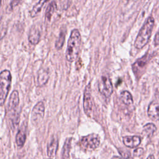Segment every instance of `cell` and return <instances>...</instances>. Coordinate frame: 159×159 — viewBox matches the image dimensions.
Wrapping results in <instances>:
<instances>
[{
  "mask_svg": "<svg viewBox=\"0 0 159 159\" xmlns=\"http://www.w3.org/2000/svg\"><path fill=\"white\" fill-rule=\"evenodd\" d=\"M81 44V37L78 30L71 31L69 37L66 52V58L70 62L75 61L80 53Z\"/></svg>",
  "mask_w": 159,
  "mask_h": 159,
  "instance_id": "6da1fadb",
  "label": "cell"
},
{
  "mask_svg": "<svg viewBox=\"0 0 159 159\" xmlns=\"http://www.w3.org/2000/svg\"><path fill=\"white\" fill-rule=\"evenodd\" d=\"M155 20L152 16H150L140 29L134 42V46L137 49L143 48L148 42L152 35Z\"/></svg>",
  "mask_w": 159,
  "mask_h": 159,
  "instance_id": "7a4b0ae2",
  "label": "cell"
},
{
  "mask_svg": "<svg viewBox=\"0 0 159 159\" xmlns=\"http://www.w3.org/2000/svg\"><path fill=\"white\" fill-rule=\"evenodd\" d=\"M12 76L7 70H2L0 73V106H2L7 98L11 88Z\"/></svg>",
  "mask_w": 159,
  "mask_h": 159,
  "instance_id": "3957f363",
  "label": "cell"
},
{
  "mask_svg": "<svg viewBox=\"0 0 159 159\" xmlns=\"http://www.w3.org/2000/svg\"><path fill=\"white\" fill-rule=\"evenodd\" d=\"M98 86L100 93L106 98L110 97L113 92L112 84L108 76H102L98 81Z\"/></svg>",
  "mask_w": 159,
  "mask_h": 159,
  "instance_id": "277c9868",
  "label": "cell"
},
{
  "mask_svg": "<svg viewBox=\"0 0 159 159\" xmlns=\"http://www.w3.org/2000/svg\"><path fill=\"white\" fill-rule=\"evenodd\" d=\"M100 144L99 137L97 134H91L82 137L81 145L84 149L92 150L97 148Z\"/></svg>",
  "mask_w": 159,
  "mask_h": 159,
  "instance_id": "5b68a950",
  "label": "cell"
},
{
  "mask_svg": "<svg viewBox=\"0 0 159 159\" xmlns=\"http://www.w3.org/2000/svg\"><path fill=\"white\" fill-rule=\"evenodd\" d=\"M45 106L43 102H37L33 107L31 115V120L34 125H37L41 122L44 117Z\"/></svg>",
  "mask_w": 159,
  "mask_h": 159,
  "instance_id": "8992f818",
  "label": "cell"
},
{
  "mask_svg": "<svg viewBox=\"0 0 159 159\" xmlns=\"http://www.w3.org/2000/svg\"><path fill=\"white\" fill-rule=\"evenodd\" d=\"M93 102L92 96L91 93V86L90 84L86 86L84 92V97H83V108L85 114L90 116L93 111Z\"/></svg>",
  "mask_w": 159,
  "mask_h": 159,
  "instance_id": "52a82bcc",
  "label": "cell"
},
{
  "mask_svg": "<svg viewBox=\"0 0 159 159\" xmlns=\"http://www.w3.org/2000/svg\"><path fill=\"white\" fill-rule=\"evenodd\" d=\"M148 57L147 55H145L142 58L138 59L132 65V70L136 76L141 75L142 72L146 68V65L148 61Z\"/></svg>",
  "mask_w": 159,
  "mask_h": 159,
  "instance_id": "ba28073f",
  "label": "cell"
},
{
  "mask_svg": "<svg viewBox=\"0 0 159 159\" xmlns=\"http://www.w3.org/2000/svg\"><path fill=\"white\" fill-rule=\"evenodd\" d=\"M147 113L152 120L159 121V102L156 101L150 102L148 107Z\"/></svg>",
  "mask_w": 159,
  "mask_h": 159,
  "instance_id": "9c48e42d",
  "label": "cell"
},
{
  "mask_svg": "<svg viewBox=\"0 0 159 159\" xmlns=\"http://www.w3.org/2000/svg\"><path fill=\"white\" fill-rule=\"evenodd\" d=\"M49 79V72L45 68H40L38 73L36 80V84L38 86H44Z\"/></svg>",
  "mask_w": 159,
  "mask_h": 159,
  "instance_id": "30bf717a",
  "label": "cell"
},
{
  "mask_svg": "<svg viewBox=\"0 0 159 159\" xmlns=\"http://www.w3.org/2000/svg\"><path fill=\"white\" fill-rule=\"evenodd\" d=\"M123 142L127 147L135 148L140 145L141 139L139 136H125L123 137Z\"/></svg>",
  "mask_w": 159,
  "mask_h": 159,
  "instance_id": "8fae6325",
  "label": "cell"
},
{
  "mask_svg": "<svg viewBox=\"0 0 159 159\" xmlns=\"http://www.w3.org/2000/svg\"><path fill=\"white\" fill-rule=\"evenodd\" d=\"M40 39V33L37 27L35 26H32L29 33L28 40L29 42L32 45L37 44Z\"/></svg>",
  "mask_w": 159,
  "mask_h": 159,
  "instance_id": "7c38bea8",
  "label": "cell"
},
{
  "mask_svg": "<svg viewBox=\"0 0 159 159\" xmlns=\"http://www.w3.org/2000/svg\"><path fill=\"white\" fill-rule=\"evenodd\" d=\"M19 102V93L17 91H13L11 94L7 107L9 111H14L15 110L17 107L18 106Z\"/></svg>",
  "mask_w": 159,
  "mask_h": 159,
  "instance_id": "4fadbf2b",
  "label": "cell"
},
{
  "mask_svg": "<svg viewBox=\"0 0 159 159\" xmlns=\"http://www.w3.org/2000/svg\"><path fill=\"white\" fill-rule=\"evenodd\" d=\"M58 148V141L56 139H53L47 145V155L50 158H53L57 153Z\"/></svg>",
  "mask_w": 159,
  "mask_h": 159,
  "instance_id": "5bb4252c",
  "label": "cell"
},
{
  "mask_svg": "<svg viewBox=\"0 0 159 159\" xmlns=\"http://www.w3.org/2000/svg\"><path fill=\"white\" fill-rule=\"evenodd\" d=\"M50 0H40L34 7L30 12V15L32 17L37 16L42 11V9L45 4L48 2Z\"/></svg>",
  "mask_w": 159,
  "mask_h": 159,
  "instance_id": "9a60e30c",
  "label": "cell"
},
{
  "mask_svg": "<svg viewBox=\"0 0 159 159\" xmlns=\"http://www.w3.org/2000/svg\"><path fill=\"white\" fill-rule=\"evenodd\" d=\"M71 138H68L65 142L63 150L61 159H70V151L71 145Z\"/></svg>",
  "mask_w": 159,
  "mask_h": 159,
  "instance_id": "2e32d148",
  "label": "cell"
},
{
  "mask_svg": "<svg viewBox=\"0 0 159 159\" xmlns=\"http://www.w3.org/2000/svg\"><path fill=\"white\" fill-rule=\"evenodd\" d=\"M57 9V4L55 1L51 2L46 9L45 14V19L47 21H50L51 18Z\"/></svg>",
  "mask_w": 159,
  "mask_h": 159,
  "instance_id": "e0dca14e",
  "label": "cell"
},
{
  "mask_svg": "<svg viewBox=\"0 0 159 159\" xmlns=\"http://www.w3.org/2000/svg\"><path fill=\"white\" fill-rule=\"evenodd\" d=\"M120 99L122 102L127 105L131 106L133 104V99L131 94L127 91H124L120 94Z\"/></svg>",
  "mask_w": 159,
  "mask_h": 159,
  "instance_id": "ac0fdd59",
  "label": "cell"
},
{
  "mask_svg": "<svg viewBox=\"0 0 159 159\" xmlns=\"http://www.w3.org/2000/svg\"><path fill=\"white\" fill-rule=\"evenodd\" d=\"M143 129L145 135L148 137H151L156 131L157 127L155 124L152 123H148L143 126Z\"/></svg>",
  "mask_w": 159,
  "mask_h": 159,
  "instance_id": "d6986e66",
  "label": "cell"
},
{
  "mask_svg": "<svg viewBox=\"0 0 159 159\" xmlns=\"http://www.w3.org/2000/svg\"><path fill=\"white\" fill-rule=\"evenodd\" d=\"M26 135L25 133L22 130H19L16 135V143L18 147H21L24 145L25 142Z\"/></svg>",
  "mask_w": 159,
  "mask_h": 159,
  "instance_id": "ffe728a7",
  "label": "cell"
},
{
  "mask_svg": "<svg viewBox=\"0 0 159 159\" xmlns=\"http://www.w3.org/2000/svg\"><path fill=\"white\" fill-rule=\"evenodd\" d=\"M65 31L61 30L60 33L59 37L55 43V47L57 50H60L62 48L65 42Z\"/></svg>",
  "mask_w": 159,
  "mask_h": 159,
  "instance_id": "44dd1931",
  "label": "cell"
},
{
  "mask_svg": "<svg viewBox=\"0 0 159 159\" xmlns=\"http://www.w3.org/2000/svg\"><path fill=\"white\" fill-rule=\"evenodd\" d=\"M119 152L122 156V157L124 159H129L130 157V153L127 150H124L122 149H119Z\"/></svg>",
  "mask_w": 159,
  "mask_h": 159,
  "instance_id": "7402d4cb",
  "label": "cell"
},
{
  "mask_svg": "<svg viewBox=\"0 0 159 159\" xmlns=\"http://www.w3.org/2000/svg\"><path fill=\"white\" fill-rule=\"evenodd\" d=\"M7 27L5 25H3L0 28V40L2 39L6 35L7 33Z\"/></svg>",
  "mask_w": 159,
  "mask_h": 159,
  "instance_id": "603a6c76",
  "label": "cell"
},
{
  "mask_svg": "<svg viewBox=\"0 0 159 159\" xmlns=\"http://www.w3.org/2000/svg\"><path fill=\"white\" fill-rule=\"evenodd\" d=\"M144 151H143V149L142 148H136L134 151V157H139L140 155H142Z\"/></svg>",
  "mask_w": 159,
  "mask_h": 159,
  "instance_id": "cb8c5ba5",
  "label": "cell"
},
{
  "mask_svg": "<svg viewBox=\"0 0 159 159\" xmlns=\"http://www.w3.org/2000/svg\"><path fill=\"white\" fill-rule=\"evenodd\" d=\"M22 0H11V3H10V7L11 9H12L14 7L17 6L21 1Z\"/></svg>",
  "mask_w": 159,
  "mask_h": 159,
  "instance_id": "d4e9b609",
  "label": "cell"
},
{
  "mask_svg": "<svg viewBox=\"0 0 159 159\" xmlns=\"http://www.w3.org/2000/svg\"><path fill=\"white\" fill-rule=\"evenodd\" d=\"M154 44L155 46L159 45V30L156 34L155 38H154Z\"/></svg>",
  "mask_w": 159,
  "mask_h": 159,
  "instance_id": "484cf974",
  "label": "cell"
},
{
  "mask_svg": "<svg viewBox=\"0 0 159 159\" xmlns=\"http://www.w3.org/2000/svg\"><path fill=\"white\" fill-rule=\"evenodd\" d=\"M147 159H155V158H154V156L153 155H150L148 157V158Z\"/></svg>",
  "mask_w": 159,
  "mask_h": 159,
  "instance_id": "4316f807",
  "label": "cell"
},
{
  "mask_svg": "<svg viewBox=\"0 0 159 159\" xmlns=\"http://www.w3.org/2000/svg\"><path fill=\"white\" fill-rule=\"evenodd\" d=\"M112 159H122V158H121L120 157H114L112 158Z\"/></svg>",
  "mask_w": 159,
  "mask_h": 159,
  "instance_id": "83f0119b",
  "label": "cell"
},
{
  "mask_svg": "<svg viewBox=\"0 0 159 159\" xmlns=\"http://www.w3.org/2000/svg\"><path fill=\"white\" fill-rule=\"evenodd\" d=\"M1 0H0V7H1Z\"/></svg>",
  "mask_w": 159,
  "mask_h": 159,
  "instance_id": "f1b7e54d",
  "label": "cell"
},
{
  "mask_svg": "<svg viewBox=\"0 0 159 159\" xmlns=\"http://www.w3.org/2000/svg\"><path fill=\"white\" fill-rule=\"evenodd\" d=\"M127 1H129V0H127Z\"/></svg>",
  "mask_w": 159,
  "mask_h": 159,
  "instance_id": "f546056e",
  "label": "cell"
}]
</instances>
